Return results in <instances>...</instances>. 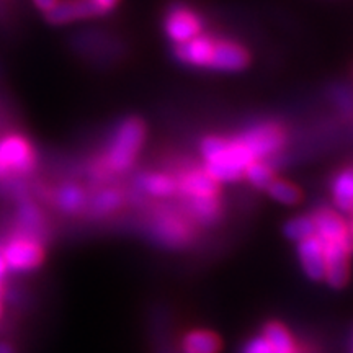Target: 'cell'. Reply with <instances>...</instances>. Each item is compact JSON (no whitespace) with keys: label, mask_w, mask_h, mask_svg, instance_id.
Returning a JSON list of instances; mask_svg holds the SVG:
<instances>
[{"label":"cell","mask_w":353,"mask_h":353,"mask_svg":"<svg viewBox=\"0 0 353 353\" xmlns=\"http://www.w3.org/2000/svg\"><path fill=\"white\" fill-rule=\"evenodd\" d=\"M121 203L120 193L114 192V190H105V192L99 193L94 198V203H92V211L97 216H105L108 213H113L114 210H118Z\"/></svg>","instance_id":"d4e9b609"},{"label":"cell","mask_w":353,"mask_h":353,"mask_svg":"<svg viewBox=\"0 0 353 353\" xmlns=\"http://www.w3.org/2000/svg\"><path fill=\"white\" fill-rule=\"evenodd\" d=\"M324 244V260H325V276L334 288H343L348 281V257L352 252V241L343 242H322Z\"/></svg>","instance_id":"5b68a950"},{"label":"cell","mask_w":353,"mask_h":353,"mask_svg":"<svg viewBox=\"0 0 353 353\" xmlns=\"http://www.w3.org/2000/svg\"><path fill=\"white\" fill-rule=\"evenodd\" d=\"M176 190H180L187 198L218 196L219 183L205 169L192 170L187 172L176 183Z\"/></svg>","instance_id":"4fadbf2b"},{"label":"cell","mask_w":353,"mask_h":353,"mask_svg":"<svg viewBox=\"0 0 353 353\" xmlns=\"http://www.w3.org/2000/svg\"><path fill=\"white\" fill-rule=\"evenodd\" d=\"M334 201L342 213H350L353 206V176L352 170L347 169L337 175L332 187Z\"/></svg>","instance_id":"ac0fdd59"},{"label":"cell","mask_w":353,"mask_h":353,"mask_svg":"<svg viewBox=\"0 0 353 353\" xmlns=\"http://www.w3.org/2000/svg\"><path fill=\"white\" fill-rule=\"evenodd\" d=\"M273 200L281 203V205H296L301 200V192L293 183L285 182V180L273 179L265 188Z\"/></svg>","instance_id":"7402d4cb"},{"label":"cell","mask_w":353,"mask_h":353,"mask_svg":"<svg viewBox=\"0 0 353 353\" xmlns=\"http://www.w3.org/2000/svg\"><path fill=\"white\" fill-rule=\"evenodd\" d=\"M0 312H2V306H0Z\"/></svg>","instance_id":"d6a6232c"},{"label":"cell","mask_w":353,"mask_h":353,"mask_svg":"<svg viewBox=\"0 0 353 353\" xmlns=\"http://www.w3.org/2000/svg\"><path fill=\"white\" fill-rule=\"evenodd\" d=\"M242 353H281L273 348L270 343H268L265 339L260 335V337H255L244 347V352Z\"/></svg>","instance_id":"484cf974"},{"label":"cell","mask_w":353,"mask_h":353,"mask_svg":"<svg viewBox=\"0 0 353 353\" xmlns=\"http://www.w3.org/2000/svg\"><path fill=\"white\" fill-rule=\"evenodd\" d=\"M94 15H101V12L92 0H63L46 12V20L52 25H63Z\"/></svg>","instance_id":"8fae6325"},{"label":"cell","mask_w":353,"mask_h":353,"mask_svg":"<svg viewBox=\"0 0 353 353\" xmlns=\"http://www.w3.org/2000/svg\"><path fill=\"white\" fill-rule=\"evenodd\" d=\"M145 138L144 123L139 118H128L118 128L107 154V164L113 172H125L134 162Z\"/></svg>","instance_id":"7a4b0ae2"},{"label":"cell","mask_w":353,"mask_h":353,"mask_svg":"<svg viewBox=\"0 0 353 353\" xmlns=\"http://www.w3.org/2000/svg\"><path fill=\"white\" fill-rule=\"evenodd\" d=\"M0 293H2V285H0Z\"/></svg>","instance_id":"4dcf8cb0"},{"label":"cell","mask_w":353,"mask_h":353,"mask_svg":"<svg viewBox=\"0 0 353 353\" xmlns=\"http://www.w3.org/2000/svg\"><path fill=\"white\" fill-rule=\"evenodd\" d=\"M283 232L290 241L294 242H301L304 239H307V237L316 236V228L312 216H296V218L290 219L288 223L285 224Z\"/></svg>","instance_id":"603a6c76"},{"label":"cell","mask_w":353,"mask_h":353,"mask_svg":"<svg viewBox=\"0 0 353 353\" xmlns=\"http://www.w3.org/2000/svg\"><path fill=\"white\" fill-rule=\"evenodd\" d=\"M2 250L7 268H12V270H33V268H37L43 262L41 244L37 241L25 239V237L17 236Z\"/></svg>","instance_id":"8992f818"},{"label":"cell","mask_w":353,"mask_h":353,"mask_svg":"<svg viewBox=\"0 0 353 353\" xmlns=\"http://www.w3.org/2000/svg\"><path fill=\"white\" fill-rule=\"evenodd\" d=\"M255 161L268 157L283 148L286 134L283 128L276 123H263L245 131L239 138Z\"/></svg>","instance_id":"3957f363"},{"label":"cell","mask_w":353,"mask_h":353,"mask_svg":"<svg viewBox=\"0 0 353 353\" xmlns=\"http://www.w3.org/2000/svg\"><path fill=\"white\" fill-rule=\"evenodd\" d=\"M139 187L152 196H170L176 190V182L164 174H145L139 176Z\"/></svg>","instance_id":"d6986e66"},{"label":"cell","mask_w":353,"mask_h":353,"mask_svg":"<svg viewBox=\"0 0 353 353\" xmlns=\"http://www.w3.org/2000/svg\"><path fill=\"white\" fill-rule=\"evenodd\" d=\"M2 176H3V175H2V172H0V179H2Z\"/></svg>","instance_id":"1f68e13d"},{"label":"cell","mask_w":353,"mask_h":353,"mask_svg":"<svg viewBox=\"0 0 353 353\" xmlns=\"http://www.w3.org/2000/svg\"><path fill=\"white\" fill-rule=\"evenodd\" d=\"M34 167V152L28 141L19 134L0 139V172L6 176L10 172H30Z\"/></svg>","instance_id":"277c9868"},{"label":"cell","mask_w":353,"mask_h":353,"mask_svg":"<svg viewBox=\"0 0 353 353\" xmlns=\"http://www.w3.org/2000/svg\"><path fill=\"white\" fill-rule=\"evenodd\" d=\"M188 211L203 224L214 223L219 218V201L216 196L187 198Z\"/></svg>","instance_id":"e0dca14e"},{"label":"cell","mask_w":353,"mask_h":353,"mask_svg":"<svg viewBox=\"0 0 353 353\" xmlns=\"http://www.w3.org/2000/svg\"><path fill=\"white\" fill-rule=\"evenodd\" d=\"M262 337L267 341L275 350L281 353H296V347H294V341L288 332L285 325L278 324V322H270L265 325Z\"/></svg>","instance_id":"ffe728a7"},{"label":"cell","mask_w":353,"mask_h":353,"mask_svg":"<svg viewBox=\"0 0 353 353\" xmlns=\"http://www.w3.org/2000/svg\"><path fill=\"white\" fill-rule=\"evenodd\" d=\"M316 228V236L322 242H343L352 241L350 228L345 221L332 210H319L312 216Z\"/></svg>","instance_id":"30bf717a"},{"label":"cell","mask_w":353,"mask_h":353,"mask_svg":"<svg viewBox=\"0 0 353 353\" xmlns=\"http://www.w3.org/2000/svg\"><path fill=\"white\" fill-rule=\"evenodd\" d=\"M92 2L99 7V10L101 13H105V12L112 10V8L118 3V0H92Z\"/></svg>","instance_id":"4316f807"},{"label":"cell","mask_w":353,"mask_h":353,"mask_svg":"<svg viewBox=\"0 0 353 353\" xmlns=\"http://www.w3.org/2000/svg\"><path fill=\"white\" fill-rule=\"evenodd\" d=\"M244 176L254 185L255 188H263V190L267 188V185L270 183L273 179H275L270 167L260 161H254L252 164H249V167H247L244 172Z\"/></svg>","instance_id":"cb8c5ba5"},{"label":"cell","mask_w":353,"mask_h":353,"mask_svg":"<svg viewBox=\"0 0 353 353\" xmlns=\"http://www.w3.org/2000/svg\"><path fill=\"white\" fill-rule=\"evenodd\" d=\"M17 221H19L20 231L19 237L39 242V236L43 231V218L37 206L26 201L21 203L19 206V213H17Z\"/></svg>","instance_id":"9a60e30c"},{"label":"cell","mask_w":353,"mask_h":353,"mask_svg":"<svg viewBox=\"0 0 353 353\" xmlns=\"http://www.w3.org/2000/svg\"><path fill=\"white\" fill-rule=\"evenodd\" d=\"M0 353H13V348L10 343L0 342Z\"/></svg>","instance_id":"f546056e"},{"label":"cell","mask_w":353,"mask_h":353,"mask_svg":"<svg viewBox=\"0 0 353 353\" xmlns=\"http://www.w3.org/2000/svg\"><path fill=\"white\" fill-rule=\"evenodd\" d=\"M298 257L306 275L314 281H322L325 276L324 244L317 236L298 242Z\"/></svg>","instance_id":"ba28073f"},{"label":"cell","mask_w":353,"mask_h":353,"mask_svg":"<svg viewBox=\"0 0 353 353\" xmlns=\"http://www.w3.org/2000/svg\"><path fill=\"white\" fill-rule=\"evenodd\" d=\"M57 2H59V0H34L37 7L39 8V10H43L44 13H46L48 10H51V8L54 7Z\"/></svg>","instance_id":"83f0119b"},{"label":"cell","mask_w":353,"mask_h":353,"mask_svg":"<svg viewBox=\"0 0 353 353\" xmlns=\"http://www.w3.org/2000/svg\"><path fill=\"white\" fill-rule=\"evenodd\" d=\"M56 203L64 213H79V211L83 208V205H85V193H83L82 188H79L77 185H64V187L57 190Z\"/></svg>","instance_id":"44dd1931"},{"label":"cell","mask_w":353,"mask_h":353,"mask_svg":"<svg viewBox=\"0 0 353 353\" xmlns=\"http://www.w3.org/2000/svg\"><path fill=\"white\" fill-rule=\"evenodd\" d=\"M219 348V337L210 330H193L183 339L185 353H218Z\"/></svg>","instance_id":"2e32d148"},{"label":"cell","mask_w":353,"mask_h":353,"mask_svg":"<svg viewBox=\"0 0 353 353\" xmlns=\"http://www.w3.org/2000/svg\"><path fill=\"white\" fill-rule=\"evenodd\" d=\"M154 236L162 244L170 247H179L190 239V229L179 216L172 213H162L157 216L152 226Z\"/></svg>","instance_id":"7c38bea8"},{"label":"cell","mask_w":353,"mask_h":353,"mask_svg":"<svg viewBox=\"0 0 353 353\" xmlns=\"http://www.w3.org/2000/svg\"><path fill=\"white\" fill-rule=\"evenodd\" d=\"M201 152L205 157V170L216 182H236L244 179V172L255 161L239 138L224 139L208 136L203 139Z\"/></svg>","instance_id":"6da1fadb"},{"label":"cell","mask_w":353,"mask_h":353,"mask_svg":"<svg viewBox=\"0 0 353 353\" xmlns=\"http://www.w3.org/2000/svg\"><path fill=\"white\" fill-rule=\"evenodd\" d=\"M7 272V263H6V259H3V250L0 249V280H2V276L6 275Z\"/></svg>","instance_id":"f1b7e54d"},{"label":"cell","mask_w":353,"mask_h":353,"mask_svg":"<svg viewBox=\"0 0 353 353\" xmlns=\"http://www.w3.org/2000/svg\"><path fill=\"white\" fill-rule=\"evenodd\" d=\"M167 34L176 44H182L195 38L201 32V21L192 10L185 7H176L169 13L165 20Z\"/></svg>","instance_id":"52a82bcc"},{"label":"cell","mask_w":353,"mask_h":353,"mask_svg":"<svg viewBox=\"0 0 353 353\" xmlns=\"http://www.w3.org/2000/svg\"><path fill=\"white\" fill-rule=\"evenodd\" d=\"M214 41L205 37H195L182 44H176L175 54L183 63L192 65L210 68L211 54H213Z\"/></svg>","instance_id":"5bb4252c"},{"label":"cell","mask_w":353,"mask_h":353,"mask_svg":"<svg viewBox=\"0 0 353 353\" xmlns=\"http://www.w3.org/2000/svg\"><path fill=\"white\" fill-rule=\"evenodd\" d=\"M250 56L245 48L231 41H214L210 68L219 70H241L249 65Z\"/></svg>","instance_id":"9c48e42d"}]
</instances>
